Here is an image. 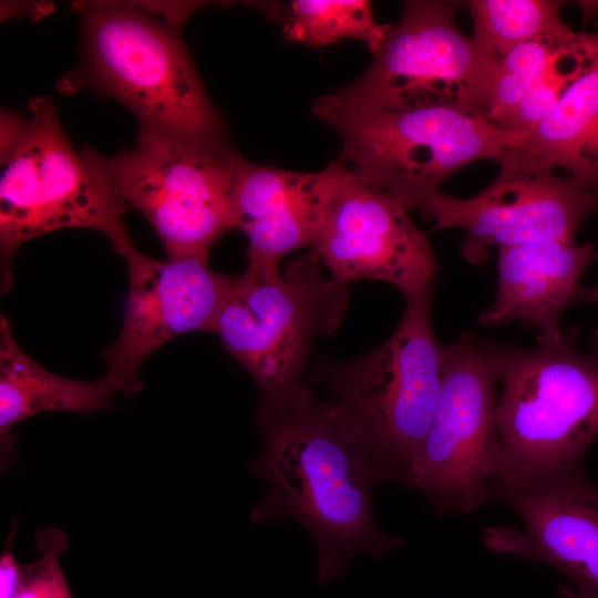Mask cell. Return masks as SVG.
<instances>
[{"instance_id": "21", "label": "cell", "mask_w": 598, "mask_h": 598, "mask_svg": "<svg viewBox=\"0 0 598 598\" xmlns=\"http://www.w3.org/2000/svg\"><path fill=\"white\" fill-rule=\"evenodd\" d=\"M598 58V33H577L561 47L525 99L496 126L525 133L542 122Z\"/></svg>"}, {"instance_id": "9", "label": "cell", "mask_w": 598, "mask_h": 598, "mask_svg": "<svg viewBox=\"0 0 598 598\" xmlns=\"http://www.w3.org/2000/svg\"><path fill=\"white\" fill-rule=\"evenodd\" d=\"M498 382L496 343L464 332L445 346L440 402L404 484L439 515L470 514L495 501L503 478Z\"/></svg>"}, {"instance_id": "18", "label": "cell", "mask_w": 598, "mask_h": 598, "mask_svg": "<svg viewBox=\"0 0 598 598\" xmlns=\"http://www.w3.org/2000/svg\"><path fill=\"white\" fill-rule=\"evenodd\" d=\"M499 165L561 167L598 193V58L542 122L522 133L517 146L503 155Z\"/></svg>"}, {"instance_id": "5", "label": "cell", "mask_w": 598, "mask_h": 598, "mask_svg": "<svg viewBox=\"0 0 598 598\" xmlns=\"http://www.w3.org/2000/svg\"><path fill=\"white\" fill-rule=\"evenodd\" d=\"M577 336L570 328L530 350L497 344L501 483L582 466L598 435V329L587 352L578 349Z\"/></svg>"}, {"instance_id": "15", "label": "cell", "mask_w": 598, "mask_h": 598, "mask_svg": "<svg viewBox=\"0 0 598 598\" xmlns=\"http://www.w3.org/2000/svg\"><path fill=\"white\" fill-rule=\"evenodd\" d=\"M596 260L595 246L575 239L499 247L496 297L477 322L491 327L522 320L536 330L538 344L558 339L561 313L577 303L579 280Z\"/></svg>"}, {"instance_id": "12", "label": "cell", "mask_w": 598, "mask_h": 598, "mask_svg": "<svg viewBox=\"0 0 598 598\" xmlns=\"http://www.w3.org/2000/svg\"><path fill=\"white\" fill-rule=\"evenodd\" d=\"M113 249L125 260L128 295L120 333L102 351L104 375L117 393L133 396L143 389L140 369L152 352L186 332H213L236 276L214 271L204 258H152L131 240Z\"/></svg>"}, {"instance_id": "22", "label": "cell", "mask_w": 598, "mask_h": 598, "mask_svg": "<svg viewBox=\"0 0 598 598\" xmlns=\"http://www.w3.org/2000/svg\"><path fill=\"white\" fill-rule=\"evenodd\" d=\"M69 535L55 527H43L35 535L39 558L21 567L16 598H73L60 559L69 547Z\"/></svg>"}, {"instance_id": "23", "label": "cell", "mask_w": 598, "mask_h": 598, "mask_svg": "<svg viewBox=\"0 0 598 598\" xmlns=\"http://www.w3.org/2000/svg\"><path fill=\"white\" fill-rule=\"evenodd\" d=\"M574 38L569 40L534 39L517 44L497 61L496 69L537 81L557 51Z\"/></svg>"}, {"instance_id": "26", "label": "cell", "mask_w": 598, "mask_h": 598, "mask_svg": "<svg viewBox=\"0 0 598 598\" xmlns=\"http://www.w3.org/2000/svg\"><path fill=\"white\" fill-rule=\"evenodd\" d=\"M558 592L563 598H595L576 590L571 586H561L558 588Z\"/></svg>"}, {"instance_id": "20", "label": "cell", "mask_w": 598, "mask_h": 598, "mask_svg": "<svg viewBox=\"0 0 598 598\" xmlns=\"http://www.w3.org/2000/svg\"><path fill=\"white\" fill-rule=\"evenodd\" d=\"M393 25L379 23L365 0H295L283 17L289 41L327 45L342 39L363 41L377 52Z\"/></svg>"}, {"instance_id": "17", "label": "cell", "mask_w": 598, "mask_h": 598, "mask_svg": "<svg viewBox=\"0 0 598 598\" xmlns=\"http://www.w3.org/2000/svg\"><path fill=\"white\" fill-rule=\"evenodd\" d=\"M117 393L103 375L82 381L55 374L29 354L16 341L10 324L0 317V462L12 467L17 460L13 429L24 420L45 411L89 415L112 408Z\"/></svg>"}, {"instance_id": "16", "label": "cell", "mask_w": 598, "mask_h": 598, "mask_svg": "<svg viewBox=\"0 0 598 598\" xmlns=\"http://www.w3.org/2000/svg\"><path fill=\"white\" fill-rule=\"evenodd\" d=\"M234 207L248 238V264L280 271V259L312 247L318 223L315 173H297L239 159Z\"/></svg>"}, {"instance_id": "11", "label": "cell", "mask_w": 598, "mask_h": 598, "mask_svg": "<svg viewBox=\"0 0 598 598\" xmlns=\"http://www.w3.org/2000/svg\"><path fill=\"white\" fill-rule=\"evenodd\" d=\"M318 223L312 250L336 280H382L405 298L433 292L439 265L410 209L339 159L315 173Z\"/></svg>"}, {"instance_id": "1", "label": "cell", "mask_w": 598, "mask_h": 598, "mask_svg": "<svg viewBox=\"0 0 598 598\" xmlns=\"http://www.w3.org/2000/svg\"><path fill=\"white\" fill-rule=\"evenodd\" d=\"M254 422L262 448L246 467L267 492L249 517L258 525L300 523L316 545L319 585L339 580L359 555L379 560L405 546L373 516L372 492L391 480L333 401L301 382L283 396L260 399Z\"/></svg>"}, {"instance_id": "4", "label": "cell", "mask_w": 598, "mask_h": 598, "mask_svg": "<svg viewBox=\"0 0 598 598\" xmlns=\"http://www.w3.org/2000/svg\"><path fill=\"white\" fill-rule=\"evenodd\" d=\"M80 151L127 208L147 219L168 259H208L212 246L238 228L234 188L241 155L226 137L138 126L135 145L116 155Z\"/></svg>"}, {"instance_id": "7", "label": "cell", "mask_w": 598, "mask_h": 598, "mask_svg": "<svg viewBox=\"0 0 598 598\" xmlns=\"http://www.w3.org/2000/svg\"><path fill=\"white\" fill-rule=\"evenodd\" d=\"M433 292L406 298L379 348L334 368L327 383L342 416L390 480L405 484L435 415L445 346L432 326Z\"/></svg>"}, {"instance_id": "3", "label": "cell", "mask_w": 598, "mask_h": 598, "mask_svg": "<svg viewBox=\"0 0 598 598\" xmlns=\"http://www.w3.org/2000/svg\"><path fill=\"white\" fill-rule=\"evenodd\" d=\"M81 17L82 63L64 86H90L123 104L138 126L226 137L193 59L175 24L141 4L75 2Z\"/></svg>"}, {"instance_id": "10", "label": "cell", "mask_w": 598, "mask_h": 598, "mask_svg": "<svg viewBox=\"0 0 598 598\" xmlns=\"http://www.w3.org/2000/svg\"><path fill=\"white\" fill-rule=\"evenodd\" d=\"M458 2L404 3L367 71L331 93L362 109L447 107L487 117L497 59L462 33L454 16Z\"/></svg>"}, {"instance_id": "13", "label": "cell", "mask_w": 598, "mask_h": 598, "mask_svg": "<svg viewBox=\"0 0 598 598\" xmlns=\"http://www.w3.org/2000/svg\"><path fill=\"white\" fill-rule=\"evenodd\" d=\"M598 210V193L574 177L549 169L501 166L498 176L470 198L439 192L421 214L435 228H461V255L482 264L492 246L575 239L581 223Z\"/></svg>"}, {"instance_id": "19", "label": "cell", "mask_w": 598, "mask_h": 598, "mask_svg": "<svg viewBox=\"0 0 598 598\" xmlns=\"http://www.w3.org/2000/svg\"><path fill=\"white\" fill-rule=\"evenodd\" d=\"M560 1L470 0L474 39L499 60L512 48L534 39L569 40L576 35L560 17Z\"/></svg>"}, {"instance_id": "8", "label": "cell", "mask_w": 598, "mask_h": 598, "mask_svg": "<svg viewBox=\"0 0 598 598\" xmlns=\"http://www.w3.org/2000/svg\"><path fill=\"white\" fill-rule=\"evenodd\" d=\"M322 268L315 250L291 260L283 275L248 264L226 296L213 332L256 381L260 399L295 390L313 340L342 322L348 285Z\"/></svg>"}, {"instance_id": "25", "label": "cell", "mask_w": 598, "mask_h": 598, "mask_svg": "<svg viewBox=\"0 0 598 598\" xmlns=\"http://www.w3.org/2000/svg\"><path fill=\"white\" fill-rule=\"evenodd\" d=\"M580 302H596V303H598V286H596L594 288H584V287H581V289L579 291V295H578V298H577V303H580Z\"/></svg>"}, {"instance_id": "14", "label": "cell", "mask_w": 598, "mask_h": 598, "mask_svg": "<svg viewBox=\"0 0 598 598\" xmlns=\"http://www.w3.org/2000/svg\"><path fill=\"white\" fill-rule=\"evenodd\" d=\"M495 501L514 509L524 526L486 528L488 549L550 565L569 578L573 588L598 598V484L582 466L501 483Z\"/></svg>"}, {"instance_id": "24", "label": "cell", "mask_w": 598, "mask_h": 598, "mask_svg": "<svg viewBox=\"0 0 598 598\" xmlns=\"http://www.w3.org/2000/svg\"><path fill=\"white\" fill-rule=\"evenodd\" d=\"M14 534L13 525L0 556V598H16L20 585L22 565L17 561L11 547Z\"/></svg>"}, {"instance_id": "2", "label": "cell", "mask_w": 598, "mask_h": 598, "mask_svg": "<svg viewBox=\"0 0 598 598\" xmlns=\"http://www.w3.org/2000/svg\"><path fill=\"white\" fill-rule=\"evenodd\" d=\"M1 291L12 287L21 245L63 228L103 233L112 247L130 241L127 206L76 152L50 96L29 102V114L1 111Z\"/></svg>"}, {"instance_id": "6", "label": "cell", "mask_w": 598, "mask_h": 598, "mask_svg": "<svg viewBox=\"0 0 598 598\" xmlns=\"http://www.w3.org/2000/svg\"><path fill=\"white\" fill-rule=\"evenodd\" d=\"M312 111L339 134L337 159L365 184L420 213L450 175L475 161H499L522 136L447 107L362 109L331 93L318 97Z\"/></svg>"}]
</instances>
